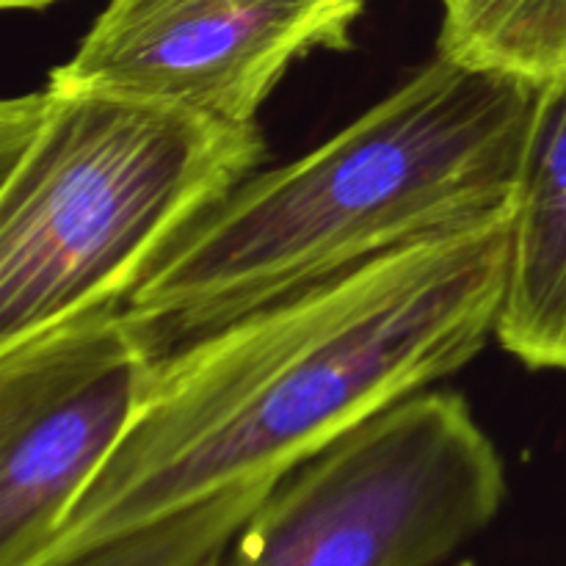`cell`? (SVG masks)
I'll list each match as a JSON object with an SVG mask.
<instances>
[{
  "label": "cell",
  "mask_w": 566,
  "mask_h": 566,
  "mask_svg": "<svg viewBox=\"0 0 566 566\" xmlns=\"http://www.w3.org/2000/svg\"><path fill=\"white\" fill-rule=\"evenodd\" d=\"M542 88L437 53L307 155L243 180L125 310L169 352L381 254L514 213Z\"/></svg>",
  "instance_id": "obj_2"
},
{
  "label": "cell",
  "mask_w": 566,
  "mask_h": 566,
  "mask_svg": "<svg viewBox=\"0 0 566 566\" xmlns=\"http://www.w3.org/2000/svg\"><path fill=\"white\" fill-rule=\"evenodd\" d=\"M514 213L426 238L177 343L39 564L326 446L473 363L495 335Z\"/></svg>",
  "instance_id": "obj_1"
},
{
  "label": "cell",
  "mask_w": 566,
  "mask_h": 566,
  "mask_svg": "<svg viewBox=\"0 0 566 566\" xmlns=\"http://www.w3.org/2000/svg\"><path fill=\"white\" fill-rule=\"evenodd\" d=\"M495 337L525 368L566 370V77L542 88Z\"/></svg>",
  "instance_id": "obj_7"
},
{
  "label": "cell",
  "mask_w": 566,
  "mask_h": 566,
  "mask_svg": "<svg viewBox=\"0 0 566 566\" xmlns=\"http://www.w3.org/2000/svg\"><path fill=\"white\" fill-rule=\"evenodd\" d=\"M437 53L551 86L566 77V0H442Z\"/></svg>",
  "instance_id": "obj_8"
},
{
  "label": "cell",
  "mask_w": 566,
  "mask_h": 566,
  "mask_svg": "<svg viewBox=\"0 0 566 566\" xmlns=\"http://www.w3.org/2000/svg\"><path fill=\"white\" fill-rule=\"evenodd\" d=\"M260 125L48 83L0 105V352L122 307L260 169Z\"/></svg>",
  "instance_id": "obj_3"
},
{
  "label": "cell",
  "mask_w": 566,
  "mask_h": 566,
  "mask_svg": "<svg viewBox=\"0 0 566 566\" xmlns=\"http://www.w3.org/2000/svg\"><path fill=\"white\" fill-rule=\"evenodd\" d=\"M506 492L468 398L426 387L282 479L230 566H437L497 517Z\"/></svg>",
  "instance_id": "obj_4"
},
{
  "label": "cell",
  "mask_w": 566,
  "mask_h": 566,
  "mask_svg": "<svg viewBox=\"0 0 566 566\" xmlns=\"http://www.w3.org/2000/svg\"><path fill=\"white\" fill-rule=\"evenodd\" d=\"M166 348L122 307L0 352V566H36L130 431Z\"/></svg>",
  "instance_id": "obj_5"
},
{
  "label": "cell",
  "mask_w": 566,
  "mask_h": 566,
  "mask_svg": "<svg viewBox=\"0 0 566 566\" xmlns=\"http://www.w3.org/2000/svg\"><path fill=\"white\" fill-rule=\"evenodd\" d=\"M280 481L235 484L36 566H216Z\"/></svg>",
  "instance_id": "obj_9"
},
{
  "label": "cell",
  "mask_w": 566,
  "mask_h": 566,
  "mask_svg": "<svg viewBox=\"0 0 566 566\" xmlns=\"http://www.w3.org/2000/svg\"><path fill=\"white\" fill-rule=\"evenodd\" d=\"M363 11L365 0H108L50 83L260 125L291 66L352 48Z\"/></svg>",
  "instance_id": "obj_6"
},
{
  "label": "cell",
  "mask_w": 566,
  "mask_h": 566,
  "mask_svg": "<svg viewBox=\"0 0 566 566\" xmlns=\"http://www.w3.org/2000/svg\"><path fill=\"white\" fill-rule=\"evenodd\" d=\"M3 9H48V6L59 3V0H0Z\"/></svg>",
  "instance_id": "obj_10"
}]
</instances>
